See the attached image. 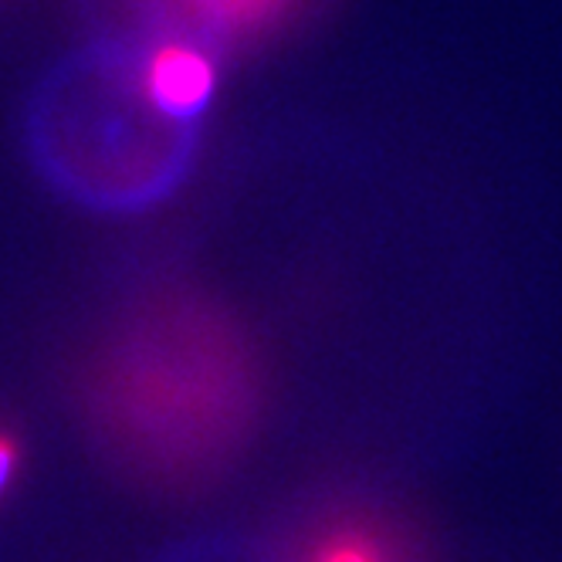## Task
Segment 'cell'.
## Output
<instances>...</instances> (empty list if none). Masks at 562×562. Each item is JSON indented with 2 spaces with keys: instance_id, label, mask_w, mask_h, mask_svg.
I'll list each match as a JSON object with an SVG mask.
<instances>
[{
  "instance_id": "cell-1",
  "label": "cell",
  "mask_w": 562,
  "mask_h": 562,
  "mask_svg": "<svg viewBox=\"0 0 562 562\" xmlns=\"http://www.w3.org/2000/svg\"><path fill=\"white\" fill-rule=\"evenodd\" d=\"M268 346L224 292L156 278L130 292L78 367V414L136 488L193 498L248 461L271 414Z\"/></svg>"
},
{
  "instance_id": "cell-2",
  "label": "cell",
  "mask_w": 562,
  "mask_h": 562,
  "mask_svg": "<svg viewBox=\"0 0 562 562\" xmlns=\"http://www.w3.org/2000/svg\"><path fill=\"white\" fill-rule=\"evenodd\" d=\"M24 146L58 196L95 214H139L183 187L200 126L149 95L130 31L95 37L42 75L24 109Z\"/></svg>"
},
{
  "instance_id": "cell-3",
  "label": "cell",
  "mask_w": 562,
  "mask_h": 562,
  "mask_svg": "<svg viewBox=\"0 0 562 562\" xmlns=\"http://www.w3.org/2000/svg\"><path fill=\"white\" fill-rule=\"evenodd\" d=\"M268 562H430L427 532L376 485H326L289 508L265 542Z\"/></svg>"
},
{
  "instance_id": "cell-4",
  "label": "cell",
  "mask_w": 562,
  "mask_h": 562,
  "mask_svg": "<svg viewBox=\"0 0 562 562\" xmlns=\"http://www.w3.org/2000/svg\"><path fill=\"white\" fill-rule=\"evenodd\" d=\"M143 27L200 37L227 61L261 55L295 37L326 0H139Z\"/></svg>"
},
{
  "instance_id": "cell-5",
  "label": "cell",
  "mask_w": 562,
  "mask_h": 562,
  "mask_svg": "<svg viewBox=\"0 0 562 562\" xmlns=\"http://www.w3.org/2000/svg\"><path fill=\"white\" fill-rule=\"evenodd\" d=\"M133 34L139 42L143 82L149 95L183 123H204L221 92L227 58L207 42L180 31L139 27Z\"/></svg>"
},
{
  "instance_id": "cell-6",
  "label": "cell",
  "mask_w": 562,
  "mask_h": 562,
  "mask_svg": "<svg viewBox=\"0 0 562 562\" xmlns=\"http://www.w3.org/2000/svg\"><path fill=\"white\" fill-rule=\"evenodd\" d=\"M14 464H18V448H14V440L0 437V492H4V485L11 481Z\"/></svg>"
}]
</instances>
